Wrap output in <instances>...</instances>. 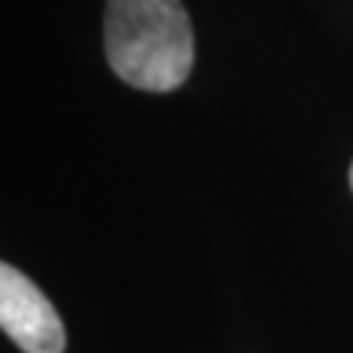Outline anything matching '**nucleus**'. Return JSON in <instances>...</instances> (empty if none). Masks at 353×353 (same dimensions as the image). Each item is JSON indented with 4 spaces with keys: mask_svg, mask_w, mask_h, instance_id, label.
<instances>
[{
    "mask_svg": "<svg viewBox=\"0 0 353 353\" xmlns=\"http://www.w3.org/2000/svg\"><path fill=\"white\" fill-rule=\"evenodd\" d=\"M350 185H353V165H350Z\"/></svg>",
    "mask_w": 353,
    "mask_h": 353,
    "instance_id": "nucleus-3",
    "label": "nucleus"
},
{
    "mask_svg": "<svg viewBox=\"0 0 353 353\" xmlns=\"http://www.w3.org/2000/svg\"><path fill=\"white\" fill-rule=\"evenodd\" d=\"M103 48L112 71L141 92H174L194 62V32L180 0H106Z\"/></svg>",
    "mask_w": 353,
    "mask_h": 353,
    "instance_id": "nucleus-1",
    "label": "nucleus"
},
{
    "mask_svg": "<svg viewBox=\"0 0 353 353\" xmlns=\"http://www.w3.org/2000/svg\"><path fill=\"white\" fill-rule=\"evenodd\" d=\"M0 327L24 353H65V327L32 280L0 265Z\"/></svg>",
    "mask_w": 353,
    "mask_h": 353,
    "instance_id": "nucleus-2",
    "label": "nucleus"
}]
</instances>
